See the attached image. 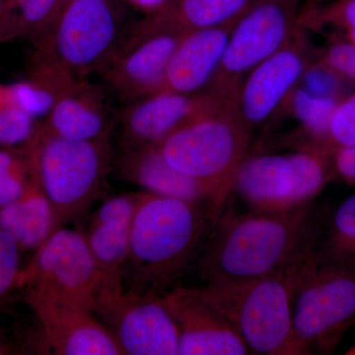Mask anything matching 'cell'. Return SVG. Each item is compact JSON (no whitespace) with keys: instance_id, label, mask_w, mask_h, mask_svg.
<instances>
[{"instance_id":"obj_1","label":"cell","mask_w":355,"mask_h":355,"mask_svg":"<svg viewBox=\"0 0 355 355\" xmlns=\"http://www.w3.org/2000/svg\"><path fill=\"white\" fill-rule=\"evenodd\" d=\"M137 195L123 291L160 298L198 263L219 217L202 203Z\"/></svg>"},{"instance_id":"obj_2","label":"cell","mask_w":355,"mask_h":355,"mask_svg":"<svg viewBox=\"0 0 355 355\" xmlns=\"http://www.w3.org/2000/svg\"><path fill=\"white\" fill-rule=\"evenodd\" d=\"M321 219L314 203L286 214L219 217L198 261L200 277L235 284L284 272L316 246Z\"/></svg>"},{"instance_id":"obj_3","label":"cell","mask_w":355,"mask_h":355,"mask_svg":"<svg viewBox=\"0 0 355 355\" xmlns=\"http://www.w3.org/2000/svg\"><path fill=\"white\" fill-rule=\"evenodd\" d=\"M110 139L72 141L53 135L39 121L23 147L33 179L53 207L58 228L80 218L101 196L113 162Z\"/></svg>"},{"instance_id":"obj_4","label":"cell","mask_w":355,"mask_h":355,"mask_svg":"<svg viewBox=\"0 0 355 355\" xmlns=\"http://www.w3.org/2000/svg\"><path fill=\"white\" fill-rule=\"evenodd\" d=\"M291 312L303 355L333 354L355 326V270L311 250L292 270Z\"/></svg>"},{"instance_id":"obj_5","label":"cell","mask_w":355,"mask_h":355,"mask_svg":"<svg viewBox=\"0 0 355 355\" xmlns=\"http://www.w3.org/2000/svg\"><path fill=\"white\" fill-rule=\"evenodd\" d=\"M293 266L251 282L200 287L254 354L303 355L292 324Z\"/></svg>"},{"instance_id":"obj_6","label":"cell","mask_w":355,"mask_h":355,"mask_svg":"<svg viewBox=\"0 0 355 355\" xmlns=\"http://www.w3.org/2000/svg\"><path fill=\"white\" fill-rule=\"evenodd\" d=\"M252 135L237 105L230 103L171 133L159 148L178 171L211 187L223 207L236 172L248 156Z\"/></svg>"},{"instance_id":"obj_7","label":"cell","mask_w":355,"mask_h":355,"mask_svg":"<svg viewBox=\"0 0 355 355\" xmlns=\"http://www.w3.org/2000/svg\"><path fill=\"white\" fill-rule=\"evenodd\" d=\"M116 0H74L34 44L30 67H51L78 80L99 71L121 37Z\"/></svg>"},{"instance_id":"obj_8","label":"cell","mask_w":355,"mask_h":355,"mask_svg":"<svg viewBox=\"0 0 355 355\" xmlns=\"http://www.w3.org/2000/svg\"><path fill=\"white\" fill-rule=\"evenodd\" d=\"M335 177L331 157L313 151L247 156L233 190L252 211L286 214L313 205Z\"/></svg>"},{"instance_id":"obj_9","label":"cell","mask_w":355,"mask_h":355,"mask_svg":"<svg viewBox=\"0 0 355 355\" xmlns=\"http://www.w3.org/2000/svg\"><path fill=\"white\" fill-rule=\"evenodd\" d=\"M301 0H251L229 37L216 74L205 90L237 102L247 74L286 46L299 27Z\"/></svg>"},{"instance_id":"obj_10","label":"cell","mask_w":355,"mask_h":355,"mask_svg":"<svg viewBox=\"0 0 355 355\" xmlns=\"http://www.w3.org/2000/svg\"><path fill=\"white\" fill-rule=\"evenodd\" d=\"M22 287L69 299L93 313L106 282L83 231L60 227L20 270L15 288Z\"/></svg>"},{"instance_id":"obj_11","label":"cell","mask_w":355,"mask_h":355,"mask_svg":"<svg viewBox=\"0 0 355 355\" xmlns=\"http://www.w3.org/2000/svg\"><path fill=\"white\" fill-rule=\"evenodd\" d=\"M187 34L157 29L140 21L121 38L98 72L123 101L156 94L162 89L173 53Z\"/></svg>"},{"instance_id":"obj_12","label":"cell","mask_w":355,"mask_h":355,"mask_svg":"<svg viewBox=\"0 0 355 355\" xmlns=\"http://www.w3.org/2000/svg\"><path fill=\"white\" fill-rule=\"evenodd\" d=\"M93 314L123 354H179V328L160 298L104 291Z\"/></svg>"},{"instance_id":"obj_13","label":"cell","mask_w":355,"mask_h":355,"mask_svg":"<svg viewBox=\"0 0 355 355\" xmlns=\"http://www.w3.org/2000/svg\"><path fill=\"white\" fill-rule=\"evenodd\" d=\"M26 302L36 315L44 342L58 355H121L120 345L90 310L27 287Z\"/></svg>"},{"instance_id":"obj_14","label":"cell","mask_w":355,"mask_h":355,"mask_svg":"<svg viewBox=\"0 0 355 355\" xmlns=\"http://www.w3.org/2000/svg\"><path fill=\"white\" fill-rule=\"evenodd\" d=\"M230 103L209 91L159 92L132 104L121 113V151L159 144L180 128Z\"/></svg>"},{"instance_id":"obj_15","label":"cell","mask_w":355,"mask_h":355,"mask_svg":"<svg viewBox=\"0 0 355 355\" xmlns=\"http://www.w3.org/2000/svg\"><path fill=\"white\" fill-rule=\"evenodd\" d=\"M160 299L179 328V355L250 354L234 327L200 287H176Z\"/></svg>"},{"instance_id":"obj_16","label":"cell","mask_w":355,"mask_h":355,"mask_svg":"<svg viewBox=\"0 0 355 355\" xmlns=\"http://www.w3.org/2000/svg\"><path fill=\"white\" fill-rule=\"evenodd\" d=\"M306 40L297 28L286 46L254 67L240 86L238 111L253 130L291 94L309 67Z\"/></svg>"},{"instance_id":"obj_17","label":"cell","mask_w":355,"mask_h":355,"mask_svg":"<svg viewBox=\"0 0 355 355\" xmlns=\"http://www.w3.org/2000/svg\"><path fill=\"white\" fill-rule=\"evenodd\" d=\"M119 176L139 184L149 193L163 197L202 203L220 216L216 191L198 180L178 171L166 161L159 144H149L121 151L116 162Z\"/></svg>"},{"instance_id":"obj_18","label":"cell","mask_w":355,"mask_h":355,"mask_svg":"<svg viewBox=\"0 0 355 355\" xmlns=\"http://www.w3.org/2000/svg\"><path fill=\"white\" fill-rule=\"evenodd\" d=\"M137 195L110 198L91 217L84 237L110 291H123V272L130 247Z\"/></svg>"},{"instance_id":"obj_19","label":"cell","mask_w":355,"mask_h":355,"mask_svg":"<svg viewBox=\"0 0 355 355\" xmlns=\"http://www.w3.org/2000/svg\"><path fill=\"white\" fill-rule=\"evenodd\" d=\"M240 16L221 25L188 33L173 53L160 92L190 94L205 90Z\"/></svg>"},{"instance_id":"obj_20","label":"cell","mask_w":355,"mask_h":355,"mask_svg":"<svg viewBox=\"0 0 355 355\" xmlns=\"http://www.w3.org/2000/svg\"><path fill=\"white\" fill-rule=\"evenodd\" d=\"M42 123L62 139L85 141L111 137L116 121L103 88L84 79L58 100Z\"/></svg>"},{"instance_id":"obj_21","label":"cell","mask_w":355,"mask_h":355,"mask_svg":"<svg viewBox=\"0 0 355 355\" xmlns=\"http://www.w3.org/2000/svg\"><path fill=\"white\" fill-rule=\"evenodd\" d=\"M0 228L21 251L38 249L58 230L53 207L34 179L22 198L0 209Z\"/></svg>"},{"instance_id":"obj_22","label":"cell","mask_w":355,"mask_h":355,"mask_svg":"<svg viewBox=\"0 0 355 355\" xmlns=\"http://www.w3.org/2000/svg\"><path fill=\"white\" fill-rule=\"evenodd\" d=\"M251 0H167L144 22L157 29L190 33L214 27L241 15Z\"/></svg>"},{"instance_id":"obj_23","label":"cell","mask_w":355,"mask_h":355,"mask_svg":"<svg viewBox=\"0 0 355 355\" xmlns=\"http://www.w3.org/2000/svg\"><path fill=\"white\" fill-rule=\"evenodd\" d=\"M315 252L324 261L355 270V193L322 214Z\"/></svg>"},{"instance_id":"obj_24","label":"cell","mask_w":355,"mask_h":355,"mask_svg":"<svg viewBox=\"0 0 355 355\" xmlns=\"http://www.w3.org/2000/svg\"><path fill=\"white\" fill-rule=\"evenodd\" d=\"M58 3V0H1L0 44L36 38L50 27Z\"/></svg>"},{"instance_id":"obj_25","label":"cell","mask_w":355,"mask_h":355,"mask_svg":"<svg viewBox=\"0 0 355 355\" xmlns=\"http://www.w3.org/2000/svg\"><path fill=\"white\" fill-rule=\"evenodd\" d=\"M340 99L319 97L310 94L303 88L296 87L287 96L286 100L291 103L293 114L302 123L308 137L300 150L321 153L328 135L331 114Z\"/></svg>"},{"instance_id":"obj_26","label":"cell","mask_w":355,"mask_h":355,"mask_svg":"<svg viewBox=\"0 0 355 355\" xmlns=\"http://www.w3.org/2000/svg\"><path fill=\"white\" fill-rule=\"evenodd\" d=\"M298 25L328 35L331 41L355 44V0L313 4L299 16Z\"/></svg>"},{"instance_id":"obj_27","label":"cell","mask_w":355,"mask_h":355,"mask_svg":"<svg viewBox=\"0 0 355 355\" xmlns=\"http://www.w3.org/2000/svg\"><path fill=\"white\" fill-rule=\"evenodd\" d=\"M32 181L25 151L0 146V209L22 198Z\"/></svg>"},{"instance_id":"obj_28","label":"cell","mask_w":355,"mask_h":355,"mask_svg":"<svg viewBox=\"0 0 355 355\" xmlns=\"http://www.w3.org/2000/svg\"><path fill=\"white\" fill-rule=\"evenodd\" d=\"M38 125L34 116L13 105L6 94L0 100V146L23 148Z\"/></svg>"},{"instance_id":"obj_29","label":"cell","mask_w":355,"mask_h":355,"mask_svg":"<svg viewBox=\"0 0 355 355\" xmlns=\"http://www.w3.org/2000/svg\"><path fill=\"white\" fill-rule=\"evenodd\" d=\"M355 144V92L336 104L321 153L330 157L340 147Z\"/></svg>"},{"instance_id":"obj_30","label":"cell","mask_w":355,"mask_h":355,"mask_svg":"<svg viewBox=\"0 0 355 355\" xmlns=\"http://www.w3.org/2000/svg\"><path fill=\"white\" fill-rule=\"evenodd\" d=\"M317 64L326 67L342 80L355 83V44L343 41H331L322 53Z\"/></svg>"},{"instance_id":"obj_31","label":"cell","mask_w":355,"mask_h":355,"mask_svg":"<svg viewBox=\"0 0 355 355\" xmlns=\"http://www.w3.org/2000/svg\"><path fill=\"white\" fill-rule=\"evenodd\" d=\"M20 252L12 236L0 228V300L15 288L20 272Z\"/></svg>"},{"instance_id":"obj_32","label":"cell","mask_w":355,"mask_h":355,"mask_svg":"<svg viewBox=\"0 0 355 355\" xmlns=\"http://www.w3.org/2000/svg\"><path fill=\"white\" fill-rule=\"evenodd\" d=\"M340 80L342 79L331 70L315 62L307 67L300 81L303 84L302 88L310 94L319 97L338 98L336 97V91L340 86Z\"/></svg>"},{"instance_id":"obj_33","label":"cell","mask_w":355,"mask_h":355,"mask_svg":"<svg viewBox=\"0 0 355 355\" xmlns=\"http://www.w3.org/2000/svg\"><path fill=\"white\" fill-rule=\"evenodd\" d=\"M335 176L349 187H355V144L340 147L331 154Z\"/></svg>"},{"instance_id":"obj_34","label":"cell","mask_w":355,"mask_h":355,"mask_svg":"<svg viewBox=\"0 0 355 355\" xmlns=\"http://www.w3.org/2000/svg\"><path fill=\"white\" fill-rule=\"evenodd\" d=\"M128 1L137 8L150 14L155 12L156 10L164 6L167 0H128Z\"/></svg>"},{"instance_id":"obj_35","label":"cell","mask_w":355,"mask_h":355,"mask_svg":"<svg viewBox=\"0 0 355 355\" xmlns=\"http://www.w3.org/2000/svg\"><path fill=\"white\" fill-rule=\"evenodd\" d=\"M74 0H58L57 11H55V18H53V22H51V24H53V23L55 22V19H57L58 16H60V14H62V11H64V9L67 8V7L69 6V4L72 3V2ZM48 28H46V29H48Z\"/></svg>"},{"instance_id":"obj_36","label":"cell","mask_w":355,"mask_h":355,"mask_svg":"<svg viewBox=\"0 0 355 355\" xmlns=\"http://www.w3.org/2000/svg\"><path fill=\"white\" fill-rule=\"evenodd\" d=\"M13 354V349L9 343H6L3 336H0V354Z\"/></svg>"},{"instance_id":"obj_37","label":"cell","mask_w":355,"mask_h":355,"mask_svg":"<svg viewBox=\"0 0 355 355\" xmlns=\"http://www.w3.org/2000/svg\"><path fill=\"white\" fill-rule=\"evenodd\" d=\"M6 86L0 85V100L3 99V98L6 97Z\"/></svg>"},{"instance_id":"obj_38","label":"cell","mask_w":355,"mask_h":355,"mask_svg":"<svg viewBox=\"0 0 355 355\" xmlns=\"http://www.w3.org/2000/svg\"><path fill=\"white\" fill-rule=\"evenodd\" d=\"M349 354H355V347H352V349L349 350Z\"/></svg>"},{"instance_id":"obj_39","label":"cell","mask_w":355,"mask_h":355,"mask_svg":"<svg viewBox=\"0 0 355 355\" xmlns=\"http://www.w3.org/2000/svg\"><path fill=\"white\" fill-rule=\"evenodd\" d=\"M0 4H1V0H0Z\"/></svg>"}]
</instances>
